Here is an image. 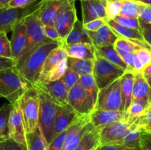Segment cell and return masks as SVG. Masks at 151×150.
Masks as SVG:
<instances>
[{"label": "cell", "instance_id": "57", "mask_svg": "<svg viewBox=\"0 0 151 150\" xmlns=\"http://www.w3.org/2000/svg\"><path fill=\"white\" fill-rule=\"evenodd\" d=\"M146 79V80H147V82L148 83L149 86H150V88H151V74L150 75H148V76H145Z\"/></svg>", "mask_w": 151, "mask_h": 150}, {"label": "cell", "instance_id": "60", "mask_svg": "<svg viewBox=\"0 0 151 150\" xmlns=\"http://www.w3.org/2000/svg\"><path fill=\"white\" fill-rule=\"evenodd\" d=\"M128 150H144V149H142L141 148V147H140V148H137V149H128Z\"/></svg>", "mask_w": 151, "mask_h": 150}, {"label": "cell", "instance_id": "41", "mask_svg": "<svg viewBox=\"0 0 151 150\" xmlns=\"http://www.w3.org/2000/svg\"><path fill=\"white\" fill-rule=\"evenodd\" d=\"M114 20L122 26H125V27L133 28V29H139L140 30V23L139 19H135V18L127 17V16H116L114 19Z\"/></svg>", "mask_w": 151, "mask_h": 150}, {"label": "cell", "instance_id": "24", "mask_svg": "<svg viewBox=\"0 0 151 150\" xmlns=\"http://www.w3.org/2000/svg\"><path fill=\"white\" fill-rule=\"evenodd\" d=\"M114 46L121 57L127 54H134L142 48L151 49L148 44L124 38H118L115 41Z\"/></svg>", "mask_w": 151, "mask_h": 150}, {"label": "cell", "instance_id": "3", "mask_svg": "<svg viewBox=\"0 0 151 150\" xmlns=\"http://www.w3.org/2000/svg\"><path fill=\"white\" fill-rule=\"evenodd\" d=\"M58 45H60L58 42H51L41 46L27 57L20 67L16 69L21 76L31 85L33 86L38 83L47 55Z\"/></svg>", "mask_w": 151, "mask_h": 150}, {"label": "cell", "instance_id": "62", "mask_svg": "<svg viewBox=\"0 0 151 150\" xmlns=\"http://www.w3.org/2000/svg\"><path fill=\"white\" fill-rule=\"evenodd\" d=\"M2 140H4V139H1V138H0V141H2Z\"/></svg>", "mask_w": 151, "mask_h": 150}, {"label": "cell", "instance_id": "2", "mask_svg": "<svg viewBox=\"0 0 151 150\" xmlns=\"http://www.w3.org/2000/svg\"><path fill=\"white\" fill-rule=\"evenodd\" d=\"M31 86L15 67L0 70V96L6 99L10 104L19 101Z\"/></svg>", "mask_w": 151, "mask_h": 150}, {"label": "cell", "instance_id": "20", "mask_svg": "<svg viewBox=\"0 0 151 150\" xmlns=\"http://www.w3.org/2000/svg\"><path fill=\"white\" fill-rule=\"evenodd\" d=\"M60 45L63 47L67 53L68 57L86 60H94L96 57L95 47L92 44L77 43L67 44L61 42Z\"/></svg>", "mask_w": 151, "mask_h": 150}, {"label": "cell", "instance_id": "45", "mask_svg": "<svg viewBox=\"0 0 151 150\" xmlns=\"http://www.w3.org/2000/svg\"><path fill=\"white\" fill-rule=\"evenodd\" d=\"M109 19L105 18V19H98L95 20L91 21L89 22L83 24V27L87 31H97L100 28H101L103 25L107 24V21Z\"/></svg>", "mask_w": 151, "mask_h": 150}, {"label": "cell", "instance_id": "1", "mask_svg": "<svg viewBox=\"0 0 151 150\" xmlns=\"http://www.w3.org/2000/svg\"><path fill=\"white\" fill-rule=\"evenodd\" d=\"M36 10L24 18V21L27 26L26 45L22 56L16 61L15 66L16 69L20 67L27 57L38 47L48 43L55 42L47 38L44 34L43 24L38 19Z\"/></svg>", "mask_w": 151, "mask_h": 150}, {"label": "cell", "instance_id": "34", "mask_svg": "<svg viewBox=\"0 0 151 150\" xmlns=\"http://www.w3.org/2000/svg\"><path fill=\"white\" fill-rule=\"evenodd\" d=\"M12 109V104H4L0 107V138L5 139L8 138V118L10 110Z\"/></svg>", "mask_w": 151, "mask_h": 150}, {"label": "cell", "instance_id": "33", "mask_svg": "<svg viewBox=\"0 0 151 150\" xmlns=\"http://www.w3.org/2000/svg\"><path fill=\"white\" fill-rule=\"evenodd\" d=\"M79 82L81 85L84 88V89L89 94L91 98L94 100V103L97 102V96H98V93L100 90L97 88V85L96 84L95 79H94L93 74H88L85 75V76H80Z\"/></svg>", "mask_w": 151, "mask_h": 150}, {"label": "cell", "instance_id": "12", "mask_svg": "<svg viewBox=\"0 0 151 150\" xmlns=\"http://www.w3.org/2000/svg\"><path fill=\"white\" fill-rule=\"evenodd\" d=\"M38 6V2L24 8H0V32H11L16 22L35 11Z\"/></svg>", "mask_w": 151, "mask_h": 150}, {"label": "cell", "instance_id": "64", "mask_svg": "<svg viewBox=\"0 0 151 150\" xmlns=\"http://www.w3.org/2000/svg\"></svg>", "mask_w": 151, "mask_h": 150}, {"label": "cell", "instance_id": "53", "mask_svg": "<svg viewBox=\"0 0 151 150\" xmlns=\"http://www.w3.org/2000/svg\"><path fill=\"white\" fill-rule=\"evenodd\" d=\"M97 150H128L124 146L120 144H106V145H100L97 147Z\"/></svg>", "mask_w": 151, "mask_h": 150}, {"label": "cell", "instance_id": "52", "mask_svg": "<svg viewBox=\"0 0 151 150\" xmlns=\"http://www.w3.org/2000/svg\"><path fill=\"white\" fill-rule=\"evenodd\" d=\"M16 61L13 59L0 57V70L8 69V68H13L16 66Z\"/></svg>", "mask_w": 151, "mask_h": 150}, {"label": "cell", "instance_id": "7", "mask_svg": "<svg viewBox=\"0 0 151 150\" xmlns=\"http://www.w3.org/2000/svg\"><path fill=\"white\" fill-rule=\"evenodd\" d=\"M19 101L26 123L27 132H31L38 125L40 102L38 89L31 86L22 95Z\"/></svg>", "mask_w": 151, "mask_h": 150}, {"label": "cell", "instance_id": "22", "mask_svg": "<svg viewBox=\"0 0 151 150\" xmlns=\"http://www.w3.org/2000/svg\"><path fill=\"white\" fill-rule=\"evenodd\" d=\"M150 88V86L142 73L134 74L132 100L142 101L149 105Z\"/></svg>", "mask_w": 151, "mask_h": 150}, {"label": "cell", "instance_id": "37", "mask_svg": "<svg viewBox=\"0 0 151 150\" xmlns=\"http://www.w3.org/2000/svg\"><path fill=\"white\" fill-rule=\"evenodd\" d=\"M67 60V59H66ZM66 60H63V62L60 63L57 67L55 68L53 70H52L50 73L47 74L46 76L44 82H52V81L58 80L63 77L64 75L65 72H66V69H67V61Z\"/></svg>", "mask_w": 151, "mask_h": 150}, {"label": "cell", "instance_id": "56", "mask_svg": "<svg viewBox=\"0 0 151 150\" xmlns=\"http://www.w3.org/2000/svg\"><path fill=\"white\" fill-rule=\"evenodd\" d=\"M142 4H146V5H151V0H136Z\"/></svg>", "mask_w": 151, "mask_h": 150}, {"label": "cell", "instance_id": "29", "mask_svg": "<svg viewBox=\"0 0 151 150\" xmlns=\"http://www.w3.org/2000/svg\"><path fill=\"white\" fill-rule=\"evenodd\" d=\"M67 66L76 72L80 76L91 74L94 69V60H86V59L67 57Z\"/></svg>", "mask_w": 151, "mask_h": 150}, {"label": "cell", "instance_id": "6", "mask_svg": "<svg viewBox=\"0 0 151 150\" xmlns=\"http://www.w3.org/2000/svg\"><path fill=\"white\" fill-rule=\"evenodd\" d=\"M125 71L110 63L103 57L96 55L94 59L93 76L99 90H102L119 79Z\"/></svg>", "mask_w": 151, "mask_h": 150}, {"label": "cell", "instance_id": "38", "mask_svg": "<svg viewBox=\"0 0 151 150\" xmlns=\"http://www.w3.org/2000/svg\"><path fill=\"white\" fill-rule=\"evenodd\" d=\"M0 57L13 59L10 41L5 32H0Z\"/></svg>", "mask_w": 151, "mask_h": 150}, {"label": "cell", "instance_id": "9", "mask_svg": "<svg viewBox=\"0 0 151 150\" xmlns=\"http://www.w3.org/2000/svg\"><path fill=\"white\" fill-rule=\"evenodd\" d=\"M7 129L8 138L27 149V126L19 100L12 104V109L8 118Z\"/></svg>", "mask_w": 151, "mask_h": 150}, {"label": "cell", "instance_id": "23", "mask_svg": "<svg viewBox=\"0 0 151 150\" xmlns=\"http://www.w3.org/2000/svg\"><path fill=\"white\" fill-rule=\"evenodd\" d=\"M107 24L110 26L111 29L114 31V32L116 34L118 38H127V39L139 41V42L144 43V44H147L145 41L141 31L139 30V29L125 27V26H123L116 23L114 19L108 20Z\"/></svg>", "mask_w": 151, "mask_h": 150}, {"label": "cell", "instance_id": "54", "mask_svg": "<svg viewBox=\"0 0 151 150\" xmlns=\"http://www.w3.org/2000/svg\"><path fill=\"white\" fill-rule=\"evenodd\" d=\"M142 74L144 75V76H148V75L151 74V63L148 66H147L144 70H143Z\"/></svg>", "mask_w": 151, "mask_h": 150}, {"label": "cell", "instance_id": "32", "mask_svg": "<svg viewBox=\"0 0 151 150\" xmlns=\"http://www.w3.org/2000/svg\"><path fill=\"white\" fill-rule=\"evenodd\" d=\"M142 130L137 126L131 131L122 141L121 145L124 146L128 149L140 148L141 147V135Z\"/></svg>", "mask_w": 151, "mask_h": 150}, {"label": "cell", "instance_id": "40", "mask_svg": "<svg viewBox=\"0 0 151 150\" xmlns=\"http://www.w3.org/2000/svg\"><path fill=\"white\" fill-rule=\"evenodd\" d=\"M137 123L142 132L151 133V107L147 108V110L137 119Z\"/></svg>", "mask_w": 151, "mask_h": 150}, {"label": "cell", "instance_id": "31", "mask_svg": "<svg viewBox=\"0 0 151 150\" xmlns=\"http://www.w3.org/2000/svg\"><path fill=\"white\" fill-rule=\"evenodd\" d=\"M142 4L136 0H122L119 16L139 19Z\"/></svg>", "mask_w": 151, "mask_h": 150}, {"label": "cell", "instance_id": "11", "mask_svg": "<svg viewBox=\"0 0 151 150\" xmlns=\"http://www.w3.org/2000/svg\"><path fill=\"white\" fill-rule=\"evenodd\" d=\"M68 104L81 116H88L95 109V103L80 82L68 92Z\"/></svg>", "mask_w": 151, "mask_h": 150}, {"label": "cell", "instance_id": "51", "mask_svg": "<svg viewBox=\"0 0 151 150\" xmlns=\"http://www.w3.org/2000/svg\"><path fill=\"white\" fill-rule=\"evenodd\" d=\"M122 60H124L127 65L126 71L131 72L134 74V54H127L122 56Z\"/></svg>", "mask_w": 151, "mask_h": 150}, {"label": "cell", "instance_id": "35", "mask_svg": "<svg viewBox=\"0 0 151 150\" xmlns=\"http://www.w3.org/2000/svg\"><path fill=\"white\" fill-rule=\"evenodd\" d=\"M122 0H103L106 10V18L109 20L114 19L119 14Z\"/></svg>", "mask_w": 151, "mask_h": 150}, {"label": "cell", "instance_id": "50", "mask_svg": "<svg viewBox=\"0 0 151 150\" xmlns=\"http://www.w3.org/2000/svg\"><path fill=\"white\" fill-rule=\"evenodd\" d=\"M141 148L144 150H151V133L142 132Z\"/></svg>", "mask_w": 151, "mask_h": 150}, {"label": "cell", "instance_id": "25", "mask_svg": "<svg viewBox=\"0 0 151 150\" xmlns=\"http://www.w3.org/2000/svg\"><path fill=\"white\" fill-rule=\"evenodd\" d=\"M134 74L125 71L121 76V93L123 101L124 111H128L133 99V86H134Z\"/></svg>", "mask_w": 151, "mask_h": 150}, {"label": "cell", "instance_id": "46", "mask_svg": "<svg viewBox=\"0 0 151 150\" xmlns=\"http://www.w3.org/2000/svg\"><path fill=\"white\" fill-rule=\"evenodd\" d=\"M43 29H44V34L48 38L51 39L52 41L58 42L59 44H61L62 40L60 37L59 36L58 32H57L53 26H48V25H43Z\"/></svg>", "mask_w": 151, "mask_h": 150}, {"label": "cell", "instance_id": "58", "mask_svg": "<svg viewBox=\"0 0 151 150\" xmlns=\"http://www.w3.org/2000/svg\"><path fill=\"white\" fill-rule=\"evenodd\" d=\"M69 2V4L72 6H75V1H78V0H68ZM79 1H83V0H79Z\"/></svg>", "mask_w": 151, "mask_h": 150}, {"label": "cell", "instance_id": "26", "mask_svg": "<svg viewBox=\"0 0 151 150\" xmlns=\"http://www.w3.org/2000/svg\"><path fill=\"white\" fill-rule=\"evenodd\" d=\"M62 42L67 44H77V43L91 44V41L87 33V31L83 27V24L78 19L75 21L72 30L65 38V39L62 41Z\"/></svg>", "mask_w": 151, "mask_h": 150}, {"label": "cell", "instance_id": "8", "mask_svg": "<svg viewBox=\"0 0 151 150\" xmlns=\"http://www.w3.org/2000/svg\"><path fill=\"white\" fill-rule=\"evenodd\" d=\"M120 78L99 91L94 110L124 111Z\"/></svg>", "mask_w": 151, "mask_h": 150}, {"label": "cell", "instance_id": "27", "mask_svg": "<svg viewBox=\"0 0 151 150\" xmlns=\"http://www.w3.org/2000/svg\"><path fill=\"white\" fill-rule=\"evenodd\" d=\"M26 141L27 150H47L48 148L49 144L38 125L34 130L27 132Z\"/></svg>", "mask_w": 151, "mask_h": 150}, {"label": "cell", "instance_id": "42", "mask_svg": "<svg viewBox=\"0 0 151 150\" xmlns=\"http://www.w3.org/2000/svg\"><path fill=\"white\" fill-rule=\"evenodd\" d=\"M62 79H63V82L66 85L67 89L69 91L74 85H75L77 83L79 82L80 76L76 72L74 71L72 69L68 67L64 75L62 77Z\"/></svg>", "mask_w": 151, "mask_h": 150}, {"label": "cell", "instance_id": "19", "mask_svg": "<svg viewBox=\"0 0 151 150\" xmlns=\"http://www.w3.org/2000/svg\"><path fill=\"white\" fill-rule=\"evenodd\" d=\"M77 19L78 16L75 7L60 13L55 19L53 26L58 32L62 41L65 39L72 30Z\"/></svg>", "mask_w": 151, "mask_h": 150}, {"label": "cell", "instance_id": "48", "mask_svg": "<svg viewBox=\"0 0 151 150\" xmlns=\"http://www.w3.org/2000/svg\"><path fill=\"white\" fill-rule=\"evenodd\" d=\"M140 31L142 32L145 41L148 44L151 48V26L150 24H145L139 21Z\"/></svg>", "mask_w": 151, "mask_h": 150}, {"label": "cell", "instance_id": "63", "mask_svg": "<svg viewBox=\"0 0 151 150\" xmlns=\"http://www.w3.org/2000/svg\"><path fill=\"white\" fill-rule=\"evenodd\" d=\"M150 26H151V23H150Z\"/></svg>", "mask_w": 151, "mask_h": 150}, {"label": "cell", "instance_id": "14", "mask_svg": "<svg viewBox=\"0 0 151 150\" xmlns=\"http://www.w3.org/2000/svg\"><path fill=\"white\" fill-rule=\"evenodd\" d=\"M33 86L44 91L58 105L63 106L68 104L69 90L66 88L62 78L52 82H41Z\"/></svg>", "mask_w": 151, "mask_h": 150}, {"label": "cell", "instance_id": "16", "mask_svg": "<svg viewBox=\"0 0 151 150\" xmlns=\"http://www.w3.org/2000/svg\"><path fill=\"white\" fill-rule=\"evenodd\" d=\"M81 117L69 104L63 106L58 105L55 121V135L65 130Z\"/></svg>", "mask_w": 151, "mask_h": 150}, {"label": "cell", "instance_id": "18", "mask_svg": "<svg viewBox=\"0 0 151 150\" xmlns=\"http://www.w3.org/2000/svg\"><path fill=\"white\" fill-rule=\"evenodd\" d=\"M81 4L82 8L83 24L95 19L106 18L103 0H83L81 1Z\"/></svg>", "mask_w": 151, "mask_h": 150}, {"label": "cell", "instance_id": "47", "mask_svg": "<svg viewBox=\"0 0 151 150\" xmlns=\"http://www.w3.org/2000/svg\"><path fill=\"white\" fill-rule=\"evenodd\" d=\"M139 20L145 24L151 23V5H146L142 4Z\"/></svg>", "mask_w": 151, "mask_h": 150}, {"label": "cell", "instance_id": "30", "mask_svg": "<svg viewBox=\"0 0 151 150\" xmlns=\"http://www.w3.org/2000/svg\"><path fill=\"white\" fill-rule=\"evenodd\" d=\"M100 146V135L97 128L87 132L74 150H91Z\"/></svg>", "mask_w": 151, "mask_h": 150}, {"label": "cell", "instance_id": "10", "mask_svg": "<svg viewBox=\"0 0 151 150\" xmlns=\"http://www.w3.org/2000/svg\"><path fill=\"white\" fill-rule=\"evenodd\" d=\"M74 7L68 0H41L38 2L36 13L43 25L53 26L60 13Z\"/></svg>", "mask_w": 151, "mask_h": 150}, {"label": "cell", "instance_id": "39", "mask_svg": "<svg viewBox=\"0 0 151 150\" xmlns=\"http://www.w3.org/2000/svg\"><path fill=\"white\" fill-rule=\"evenodd\" d=\"M67 132L68 128L55 135L52 141L49 143L47 150H63Z\"/></svg>", "mask_w": 151, "mask_h": 150}, {"label": "cell", "instance_id": "61", "mask_svg": "<svg viewBox=\"0 0 151 150\" xmlns=\"http://www.w3.org/2000/svg\"><path fill=\"white\" fill-rule=\"evenodd\" d=\"M98 146H97V147H98ZM97 147H96V148H94V149H91V150H97Z\"/></svg>", "mask_w": 151, "mask_h": 150}, {"label": "cell", "instance_id": "15", "mask_svg": "<svg viewBox=\"0 0 151 150\" xmlns=\"http://www.w3.org/2000/svg\"><path fill=\"white\" fill-rule=\"evenodd\" d=\"M24 18L16 22L11 29L12 35L10 40V47L12 57L16 63L22 56L26 45L27 26L24 21Z\"/></svg>", "mask_w": 151, "mask_h": 150}, {"label": "cell", "instance_id": "13", "mask_svg": "<svg viewBox=\"0 0 151 150\" xmlns=\"http://www.w3.org/2000/svg\"><path fill=\"white\" fill-rule=\"evenodd\" d=\"M129 118V114L126 111L94 110L89 114V122L95 128H100Z\"/></svg>", "mask_w": 151, "mask_h": 150}, {"label": "cell", "instance_id": "43", "mask_svg": "<svg viewBox=\"0 0 151 150\" xmlns=\"http://www.w3.org/2000/svg\"><path fill=\"white\" fill-rule=\"evenodd\" d=\"M0 150H27V149L11 138H5L0 141Z\"/></svg>", "mask_w": 151, "mask_h": 150}, {"label": "cell", "instance_id": "49", "mask_svg": "<svg viewBox=\"0 0 151 150\" xmlns=\"http://www.w3.org/2000/svg\"><path fill=\"white\" fill-rule=\"evenodd\" d=\"M37 0H12L7 5L10 8H24L35 3Z\"/></svg>", "mask_w": 151, "mask_h": 150}, {"label": "cell", "instance_id": "21", "mask_svg": "<svg viewBox=\"0 0 151 150\" xmlns=\"http://www.w3.org/2000/svg\"><path fill=\"white\" fill-rule=\"evenodd\" d=\"M87 31V30H86ZM91 44L94 47L105 46L114 45L118 38L116 34L106 24L97 31H87Z\"/></svg>", "mask_w": 151, "mask_h": 150}, {"label": "cell", "instance_id": "44", "mask_svg": "<svg viewBox=\"0 0 151 150\" xmlns=\"http://www.w3.org/2000/svg\"><path fill=\"white\" fill-rule=\"evenodd\" d=\"M136 54L144 66V69L151 63V49L142 48L138 50Z\"/></svg>", "mask_w": 151, "mask_h": 150}, {"label": "cell", "instance_id": "5", "mask_svg": "<svg viewBox=\"0 0 151 150\" xmlns=\"http://www.w3.org/2000/svg\"><path fill=\"white\" fill-rule=\"evenodd\" d=\"M138 119V118H137ZM137 119H129L118 121L111 124L97 128L100 135V145L120 144L123 138L132 129L138 126Z\"/></svg>", "mask_w": 151, "mask_h": 150}, {"label": "cell", "instance_id": "59", "mask_svg": "<svg viewBox=\"0 0 151 150\" xmlns=\"http://www.w3.org/2000/svg\"><path fill=\"white\" fill-rule=\"evenodd\" d=\"M149 106L151 107V88H150V92H149Z\"/></svg>", "mask_w": 151, "mask_h": 150}, {"label": "cell", "instance_id": "36", "mask_svg": "<svg viewBox=\"0 0 151 150\" xmlns=\"http://www.w3.org/2000/svg\"><path fill=\"white\" fill-rule=\"evenodd\" d=\"M149 107H150L148 104L143 101H138V100H132V102L127 112L129 114L130 117L137 119L141 116Z\"/></svg>", "mask_w": 151, "mask_h": 150}, {"label": "cell", "instance_id": "4", "mask_svg": "<svg viewBox=\"0 0 151 150\" xmlns=\"http://www.w3.org/2000/svg\"><path fill=\"white\" fill-rule=\"evenodd\" d=\"M37 89L38 91L40 102L38 126L41 128L46 141L49 144L55 136V121L58 104L42 90L39 88Z\"/></svg>", "mask_w": 151, "mask_h": 150}, {"label": "cell", "instance_id": "17", "mask_svg": "<svg viewBox=\"0 0 151 150\" xmlns=\"http://www.w3.org/2000/svg\"><path fill=\"white\" fill-rule=\"evenodd\" d=\"M67 57V53H66V51H65V49L61 45H58L57 47L53 49L49 53L45 61H44L38 83H41V82H44L47 74L52 70H53L55 68L57 67L61 62L66 60Z\"/></svg>", "mask_w": 151, "mask_h": 150}, {"label": "cell", "instance_id": "28", "mask_svg": "<svg viewBox=\"0 0 151 150\" xmlns=\"http://www.w3.org/2000/svg\"><path fill=\"white\" fill-rule=\"evenodd\" d=\"M96 55L103 57L110 63L119 66L121 69L127 71V65L122 60V57L117 53L114 45L105 46L95 47Z\"/></svg>", "mask_w": 151, "mask_h": 150}, {"label": "cell", "instance_id": "55", "mask_svg": "<svg viewBox=\"0 0 151 150\" xmlns=\"http://www.w3.org/2000/svg\"><path fill=\"white\" fill-rule=\"evenodd\" d=\"M12 0H0V8H6Z\"/></svg>", "mask_w": 151, "mask_h": 150}]
</instances>
